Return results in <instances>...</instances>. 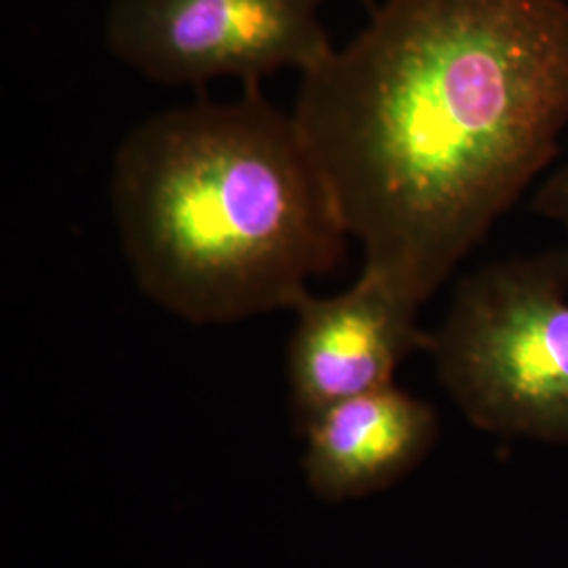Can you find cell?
Masks as SVG:
<instances>
[{
    "label": "cell",
    "instance_id": "obj_8",
    "mask_svg": "<svg viewBox=\"0 0 568 568\" xmlns=\"http://www.w3.org/2000/svg\"><path fill=\"white\" fill-rule=\"evenodd\" d=\"M365 2H368V4H375V2H377V0H365Z\"/></svg>",
    "mask_w": 568,
    "mask_h": 568
},
{
    "label": "cell",
    "instance_id": "obj_2",
    "mask_svg": "<svg viewBox=\"0 0 568 568\" xmlns=\"http://www.w3.org/2000/svg\"><path fill=\"white\" fill-rule=\"evenodd\" d=\"M110 199L143 293L196 325L295 307L344 257L335 199L297 122L246 87L175 108L116 150Z\"/></svg>",
    "mask_w": 568,
    "mask_h": 568
},
{
    "label": "cell",
    "instance_id": "obj_6",
    "mask_svg": "<svg viewBox=\"0 0 568 568\" xmlns=\"http://www.w3.org/2000/svg\"><path fill=\"white\" fill-rule=\"evenodd\" d=\"M438 429L436 408L394 384L333 403L302 426L307 485L328 504L382 493L426 459Z\"/></svg>",
    "mask_w": 568,
    "mask_h": 568
},
{
    "label": "cell",
    "instance_id": "obj_7",
    "mask_svg": "<svg viewBox=\"0 0 568 568\" xmlns=\"http://www.w3.org/2000/svg\"><path fill=\"white\" fill-rule=\"evenodd\" d=\"M532 209L535 213L562 225L568 234V159L537 187Z\"/></svg>",
    "mask_w": 568,
    "mask_h": 568
},
{
    "label": "cell",
    "instance_id": "obj_1",
    "mask_svg": "<svg viewBox=\"0 0 568 568\" xmlns=\"http://www.w3.org/2000/svg\"><path fill=\"white\" fill-rule=\"evenodd\" d=\"M365 267L419 304L568 126V0H379L293 112Z\"/></svg>",
    "mask_w": 568,
    "mask_h": 568
},
{
    "label": "cell",
    "instance_id": "obj_4",
    "mask_svg": "<svg viewBox=\"0 0 568 568\" xmlns=\"http://www.w3.org/2000/svg\"><path fill=\"white\" fill-rule=\"evenodd\" d=\"M323 0H114L105 44L163 84L239 79L246 87L284 70L310 72L333 47Z\"/></svg>",
    "mask_w": 568,
    "mask_h": 568
},
{
    "label": "cell",
    "instance_id": "obj_3",
    "mask_svg": "<svg viewBox=\"0 0 568 568\" xmlns=\"http://www.w3.org/2000/svg\"><path fill=\"white\" fill-rule=\"evenodd\" d=\"M427 352L471 426L568 445V248L466 276Z\"/></svg>",
    "mask_w": 568,
    "mask_h": 568
},
{
    "label": "cell",
    "instance_id": "obj_5",
    "mask_svg": "<svg viewBox=\"0 0 568 568\" xmlns=\"http://www.w3.org/2000/svg\"><path fill=\"white\" fill-rule=\"evenodd\" d=\"M422 304L365 267L333 297L305 295L293 310L286 373L297 426L325 406L394 384L408 356L427 352L432 333L417 325Z\"/></svg>",
    "mask_w": 568,
    "mask_h": 568
}]
</instances>
